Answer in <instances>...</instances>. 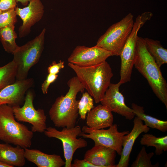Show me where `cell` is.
Masks as SVG:
<instances>
[{"label":"cell","instance_id":"cell-20","mask_svg":"<svg viewBox=\"0 0 167 167\" xmlns=\"http://www.w3.org/2000/svg\"><path fill=\"white\" fill-rule=\"evenodd\" d=\"M131 109L135 116L144 121L149 128L156 129L162 132L167 131V121L159 120L145 113L144 108L132 103Z\"/></svg>","mask_w":167,"mask_h":167},{"label":"cell","instance_id":"cell-4","mask_svg":"<svg viewBox=\"0 0 167 167\" xmlns=\"http://www.w3.org/2000/svg\"><path fill=\"white\" fill-rule=\"evenodd\" d=\"M15 119L12 107L0 105V140L24 149L30 148L33 132Z\"/></svg>","mask_w":167,"mask_h":167},{"label":"cell","instance_id":"cell-3","mask_svg":"<svg viewBox=\"0 0 167 167\" xmlns=\"http://www.w3.org/2000/svg\"><path fill=\"white\" fill-rule=\"evenodd\" d=\"M68 66L96 103L100 102L111 84L113 74L110 65L105 61L89 66H80L69 62Z\"/></svg>","mask_w":167,"mask_h":167},{"label":"cell","instance_id":"cell-29","mask_svg":"<svg viewBox=\"0 0 167 167\" xmlns=\"http://www.w3.org/2000/svg\"><path fill=\"white\" fill-rule=\"evenodd\" d=\"M65 66L64 61L60 60L58 63L55 61H53L47 68L48 74L57 75L60 70Z\"/></svg>","mask_w":167,"mask_h":167},{"label":"cell","instance_id":"cell-24","mask_svg":"<svg viewBox=\"0 0 167 167\" xmlns=\"http://www.w3.org/2000/svg\"><path fill=\"white\" fill-rule=\"evenodd\" d=\"M16 66L12 61L0 67V91L16 80Z\"/></svg>","mask_w":167,"mask_h":167},{"label":"cell","instance_id":"cell-15","mask_svg":"<svg viewBox=\"0 0 167 167\" xmlns=\"http://www.w3.org/2000/svg\"><path fill=\"white\" fill-rule=\"evenodd\" d=\"M133 123V127L131 132L123 138L121 158L116 167L128 166L130 155L135 140L141 133H147L150 130V128L143 124V121L136 117L134 119Z\"/></svg>","mask_w":167,"mask_h":167},{"label":"cell","instance_id":"cell-31","mask_svg":"<svg viewBox=\"0 0 167 167\" xmlns=\"http://www.w3.org/2000/svg\"><path fill=\"white\" fill-rule=\"evenodd\" d=\"M71 167H97V166L84 159L80 160L76 159L74 160L73 163H71Z\"/></svg>","mask_w":167,"mask_h":167},{"label":"cell","instance_id":"cell-28","mask_svg":"<svg viewBox=\"0 0 167 167\" xmlns=\"http://www.w3.org/2000/svg\"><path fill=\"white\" fill-rule=\"evenodd\" d=\"M58 76V75L48 74L46 79L41 85V89L43 94H45L48 93L49 85L55 81Z\"/></svg>","mask_w":167,"mask_h":167},{"label":"cell","instance_id":"cell-6","mask_svg":"<svg viewBox=\"0 0 167 167\" xmlns=\"http://www.w3.org/2000/svg\"><path fill=\"white\" fill-rule=\"evenodd\" d=\"M132 13H128L120 21L111 26L98 39L96 45L120 55L132 30L134 21Z\"/></svg>","mask_w":167,"mask_h":167},{"label":"cell","instance_id":"cell-16","mask_svg":"<svg viewBox=\"0 0 167 167\" xmlns=\"http://www.w3.org/2000/svg\"><path fill=\"white\" fill-rule=\"evenodd\" d=\"M116 151L103 146L95 145L85 152L84 159L97 167H116Z\"/></svg>","mask_w":167,"mask_h":167},{"label":"cell","instance_id":"cell-14","mask_svg":"<svg viewBox=\"0 0 167 167\" xmlns=\"http://www.w3.org/2000/svg\"><path fill=\"white\" fill-rule=\"evenodd\" d=\"M17 15L23 21V24L19 29L20 37H24L30 32L31 27L41 19L44 11V6L41 0H32L28 5L23 8H15Z\"/></svg>","mask_w":167,"mask_h":167},{"label":"cell","instance_id":"cell-32","mask_svg":"<svg viewBox=\"0 0 167 167\" xmlns=\"http://www.w3.org/2000/svg\"><path fill=\"white\" fill-rule=\"evenodd\" d=\"M32 0H16L17 2H20L23 5L27 6L28 2Z\"/></svg>","mask_w":167,"mask_h":167},{"label":"cell","instance_id":"cell-12","mask_svg":"<svg viewBox=\"0 0 167 167\" xmlns=\"http://www.w3.org/2000/svg\"><path fill=\"white\" fill-rule=\"evenodd\" d=\"M121 84L119 82L116 84L111 83L100 102L112 112L124 117L126 119L131 120L135 115L132 109L125 104L124 97L119 91Z\"/></svg>","mask_w":167,"mask_h":167},{"label":"cell","instance_id":"cell-27","mask_svg":"<svg viewBox=\"0 0 167 167\" xmlns=\"http://www.w3.org/2000/svg\"><path fill=\"white\" fill-rule=\"evenodd\" d=\"M15 8L2 11L0 14V29L5 27L15 25L17 21Z\"/></svg>","mask_w":167,"mask_h":167},{"label":"cell","instance_id":"cell-5","mask_svg":"<svg viewBox=\"0 0 167 167\" xmlns=\"http://www.w3.org/2000/svg\"><path fill=\"white\" fill-rule=\"evenodd\" d=\"M45 31L44 28L39 35L19 46L13 53L12 61L16 66V80L27 79L30 68L39 62L44 49Z\"/></svg>","mask_w":167,"mask_h":167},{"label":"cell","instance_id":"cell-10","mask_svg":"<svg viewBox=\"0 0 167 167\" xmlns=\"http://www.w3.org/2000/svg\"><path fill=\"white\" fill-rule=\"evenodd\" d=\"M107 129H94L86 126H83L82 132L79 136L93 140L95 145L103 146L114 150L121 155L122 149L123 138L130 132L129 131L119 132L117 125L113 124Z\"/></svg>","mask_w":167,"mask_h":167},{"label":"cell","instance_id":"cell-23","mask_svg":"<svg viewBox=\"0 0 167 167\" xmlns=\"http://www.w3.org/2000/svg\"><path fill=\"white\" fill-rule=\"evenodd\" d=\"M140 142L142 145L154 147L157 155L160 156L167 150V135L157 137L152 134H145L142 135Z\"/></svg>","mask_w":167,"mask_h":167},{"label":"cell","instance_id":"cell-30","mask_svg":"<svg viewBox=\"0 0 167 167\" xmlns=\"http://www.w3.org/2000/svg\"><path fill=\"white\" fill-rule=\"evenodd\" d=\"M16 0H0V10L2 11L16 7Z\"/></svg>","mask_w":167,"mask_h":167},{"label":"cell","instance_id":"cell-2","mask_svg":"<svg viewBox=\"0 0 167 167\" xmlns=\"http://www.w3.org/2000/svg\"><path fill=\"white\" fill-rule=\"evenodd\" d=\"M147 80L157 97L167 109V83L160 67L148 51L143 38H138L134 65Z\"/></svg>","mask_w":167,"mask_h":167},{"label":"cell","instance_id":"cell-25","mask_svg":"<svg viewBox=\"0 0 167 167\" xmlns=\"http://www.w3.org/2000/svg\"><path fill=\"white\" fill-rule=\"evenodd\" d=\"M154 155L153 152L148 153L146 148L143 146L138 154L136 159L131 166V167H158L159 163L157 162L152 165L151 159Z\"/></svg>","mask_w":167,"mask_h":167},{"label":"cell","instance_id":"cell-26","mask_svg":"<svg viewBox=\"0 0 167 167\" xmlns=\"http://www.w3.org/2000/svg\"><path fill=\"white\" fill-rule=\"evenodd\" d=\"M94 107L92 97L88 92L83 93L78 104V113L81 118L85 119L88 112Z\"/></svg>","mask_w":167,"mask_h":167},{"label":"cell","instance_id":"cell-17","mask_svg":"<svg viewBox=\"0 0 167 167\" xmlns=\"http://www.w3.org/2000/svg\"><path fill=\"white\" fill-rule=\"evenodd\" d=\"M85 119L87 126L94 129L109 127L113 122L112 112L101 104L94 106L88 112Z\"/></svg>","mask_w":167,"mask_h":167},{"label":"cell","instance_id":"cell-22","mask_svg":"<svg viewBox=\"0 0 167 167\" xmlns=\"http://www.w3.org/2000/svg\"><path fill=\"white\" fill-rule=\"evenodd\" d=\"M14 29L15 25H10L0 29V40L3 47L6 51L12 54L19 47L15 42L17 35Z\"/></svg>","mask_w":167,"mask_h":167},{"label":"cell","instance_id":"cell-19","mask_svg":"<svg viewBox=\"0 0 167 167\" xmlns=\"http://www.w3.org/2000/svg\"><path fill=\"white\" fill-rule=\"evenodd\" d=\"M24 152V149L20 146L0 143V161L11 167H23L25 163Z\"/></svg>","mask_w":167,"mask_h":167},{"label":"cell","instance_id":"cell-11","mask_svg":"<svg viewBox=\"0 0 167 167\" xmlns=\"http://www.w3.org/2000/svg\"><path fill=\"white\" fill-rule=\"evenodd\" d=\"M113 56L111 52L96 45L91 47L78 45L73 51L68 61L75 65L86 67L101 63Z\"/></svg>","mask_w":167,"mask_h":167},{"label":"cell","instance_id":"cell-33","mask_svg":"<svg viewBox=\"0 0 167 167\" xmlns=\"http://www.w3.org/2000/svg\"><path fill=\"white\" fill-rule=\"evenodd\" d=\"M0 167H11V166L0 161Z\"/></svg>","mask_w":167,"mask_h":167},{"label":"cell","instance_id":"cell-21","mask_svg":"<svg viewBox=\"0 0 167 167\" xmlns=\"http://www.w3.org/2000/svg\"><path fill=\"white\" fill-rule=\"evenodd\" d=\"M147 48L157 64L161 66L167 63V49L164 48L160 42L148 38H143Z\"/></svg>","mask_w":167,"mask_h":167},{"label":"cell","instance_id":"cell-9","mask_svg":"<svg viewBox=\"0 0 167 167\" xmlns=\"http://www.w3.org/2000/svg\"><path fill=\"white\" fill-rule=\"evenodd\" d=\"M33 92L28 90L26 93L23 106L12 107L15 117L17 121L27 122L32 125V132H44L47 128V117L43 109L36 110L33 102Z\"/></svg>","mask_w":167,"mask_h":167},{"label":"cell","instance_id":"cell-34","mask_svg":"<svg viewBox=\"0 0 167 167\" xmlns=\"http://www.w3.org/2000/svg\"><path fill=\"white\" fill-rule=\"evenodd\" d=\"M1 12H2V11L0 10V14H1Z\"/></svg>","mask_w":167,"mask_h":167},{"label":"cell","instance_id":"cell-7","mask_svg":"<svg viewBox=\"0 0 167 167\" xmlns=\"http://www.w3.org/2000/svg\"><path fill=\"white\" fill-rule=\"evenodd\" d=\"M145 14L137 16L134 22L132 30L119 55L121 60L119 82L124 84L131 81L132 70L134 65L138 32L147 20Z\"/></svg>","mask_w":167,"mask_h":167},{"label":"cell","instance_id":"cell-18","mask_svg":"<svg viewBox=\"0 0 167 167\" xmlns=\"http://www.w3.org/2000/svg\"><path fill=\"white\" fill-rule=\"evenodd\" d=\"M24 151L25 158L38 167H61L65 165L60 155L48 154L35 149L25 148Z\"/></svg>","mask_w":167,"mask_h":167},{"label":"cell","instance_id":"cell-8","mask_svg":"<svg viewBox=\"0 0 167 167\" xmlns=\"http://www.w3.org/2000/svg\"><path fill=\"white\" fill-rule=\"evenodd\" d=\"M82 132L79 126L69 128L63 127L61 131L49 127L44 132L47 137L57 139L62 142L65 160V167H71L73 155L77 149L87 146V142L85 139L77 138Z\"/></svg>","mask_w":167,"mask_h":167},{"label":"cell","instance_id":"cell-13","mask_svg":"<svg viewBox=\"0 0 167 167\" xmlns=\"http://www.w3.org/2000/svg\"><path fill=\"white\" fill-rule=\"evenodd\" d=\"M34 84L32 78L16 79L14 83L0 91V105L7 104L12 107L20 106L24 101L26 92Z\"/></svg>","mask_w":167,"mask_h":167},{"label":"cell","instance_id":"cell-1","mask_svg":"<svg viewBox=\"0 0 167 167\" xmlns=\"http://www.w3.org/2000/svg\"><path fill=\"white\" fill-rule=\"evenodd\" d=\"M67 84L69 88L67 92L56 99L49 111L50 119L58 127L69 128L75 126L79 114L77 95L85 89L76 76L70 79Z\"/></svg>","mask_w":167,"mask_h":167}]
</instances>
